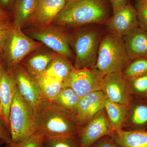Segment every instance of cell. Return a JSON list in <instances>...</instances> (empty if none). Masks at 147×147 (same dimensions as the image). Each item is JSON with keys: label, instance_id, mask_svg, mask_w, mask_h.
I'll return each instance as SVG.
<instances>
[{"label": "cell", "instance_id": "cell-26", "mask_svg": "<svg viewBox=\"0 0 147 147\" xmlns=\"http://www.w3.org/2000/svg\"><path fill=\"white\" fill-rule=\"evenodd\" d=\"M42 147H81L78 137H44Z\"/></svg>", "mask_w": 147, "mask_h": 147}, {"label": "cell", "instance_id": "cell-4", "mask_svg": "<svg viewBox=\"0 0 147 147\" xmlns=\"http://www.w3.org/2000/svg\"><path fill=\"white\" fill-rule=\"evenodd\" d=\"M9 127L13 143L21 142L37 131L36 110L21 96L17 87L11 107Z\"/></svg>", "mask_w": 147, "mask_h": 147}, {"label": "cell", "instance_id": "cell-34", "mask_svg": "<svg viewBox=\"0 0 147 147\" xmlns=\"http://www.w3.org/2000/svg\"><path fill=\"white\" fill-rule=\"evenodd\" d=\"M15 1V0H0V8L9 12L11 9L13 10Z\"/></svg>", "mask_w": 147, "mask_h": 147}, {"label": "cell", "instance_id": "cell-38", "mask_svg": "<svg viewBox=\"0 0 147 147\" xmlns=\"http://www.w3.org/2000/svg\"><path fill=\"white\" fill-rule=\"evenodd\" d=\"M2 63V58L1 55L0 53V66Z\"/></svg>", "mask_w": 147, "mask_h": 147}, {"label": "cell", "instance_id": "cell-25", "mask_svg": "<svg viewBox=\"0 0 147 147\" xmlns=\"http://www.w3.org/2000/svg\"><path fill=\"white\" fill-rule=\"evenodd\" d=\"M122 73L127 80L147 74V58H139L131 61Z\"/></svg>", "mask_w": 147, "mask_h": 147}, {"label": "cell", "instance_id": "cell-5", "mask_svg": "<svg viewBox=\"0 0 147 147\" xmlns=\"http://www.w3.org/2000/svg\"><path fill=\"white\" fill-rule=\"evenodd\" d=\"M70 48L75 54L74 68L95 65L101 37L98 30L88 28L68 36Z\"/></svg>", "mask_w": 147, "mask_h": 147}, {"label": "cell", "instance_id": "cell-12", "mask_svg": "<svg viewBox=\"0 0 147 147\" xmlns=\"http://www.w3.org/2000/svg\"><path fill=\"white\" fill-rule=\"evenodd\" d=\"M0 95L3 121L10 131L9 116L11 107L17 86L13 77V69L7 68L2 63L0 66Z\"/></svg>", "mask_w": 147, "mask_h": 147}, {"label": "cell", "instance_id": "cell-32", "mask_svg": "<svg viewBox=\"0 0 147 147\" xmlns=\"http://www.w3.org/2000/svg\"><path fill=\"white\" fill-rule=\"evenodd\" d=\"M11 142L10 131L2 120L0 119V144H8Z\"/></svg>", "mask_w": 147, "mask_h": 147}, {"label": "cell", "instance_id": "cell-18", "mask_svg": "<svg viewBox=\"0 0 147 147\" xmlns=\"http://www.w3.org/2000/svg\"><path fill=\"white\" fill-rule=\"evenodd\" d=\"M123 38L131 61L139 58H147V32L138 27Z\"/></svg>", "mask_w": 147, "mask_h": 147}, {"label": "cell", "instance_id": "cell-23", "mask_svg": "<svg viewBox=\"0 0 147 147\" xmlns=\"http://www.w3.org/2000/svg\"><path fill=\"white\" fill-rule=\"evenodd\" d=\"M68 58L57 54L51 62L44 74L63 82L74 69Z\"/></svg>", "mask_w": 147, "mask_h": 147}, {"label": "cell", "instance_id": "cell-14", "mask_svg": "<svg viewBox=\"0 0 147 147\" xmlns=\"http://www.w3.org/2000/svg\"><path fill=\"white\" fill-rule=\"evenodd\" d=\"M107 97L104 92L100 90L90 93L80 98L76 118L83 127L97 113L104 109Z\"/></svg>", "mask_w": 147, "mask_h": 147}, {"label": "cell", "instance_id": "cell-21", "mask_svg": "<svg viewBox=\"0 0 147 147\" xmlns=\"http://www.w3.org/2000/svg\"><path fill=\"white\" fill-rule=\"evenodd\" d=\"M129 105L114 102L107 97L105 109L111 125L114 130L123 128Z\"/></svg>", "mask_w": 147, "mask_h": 147}, {"label": "cell", "instance_id": "cell-30", "mask_svg": "<svg viewBox=\"0 0 147 147\" xmlns=\"http://www.w3.org/2000/svg\"><path fill=\"white\" fill-rule=\"evenodd\" d=\"M13 25V22H11L10 20L0 22V53L1 55L5 41L10 33Z\"/></svg>", "mask_w": 147, "mask_h": 147}, {"label": "cell", "instance_id": "cell-6", "mask_svg": "<svg viewBox=\"0 0 147 147\" xmlns=\"http://www.w3.org/2000/svg\"><path fill=\"white\" fill-rule=\"evenodd\" d=\"M12 29L2 50V63L13 69L29 54L42 47L43 44L28 36L22 28L13 23Z\"/></svg>", "mask_w": 147, "mask_h": 147}, {"label": "cell", "instance_id": "cell-7", "mask_svg": "<svg viewBox=\"0 0 147 147\" xmlns=\"http://www.w3.org/2000/svg\"><path fill=\"white\" fill-rule=\"evenodd\" d=\"M104 76L95 65L74 68L64 80L63 88H70L81 98L90 93L102 90Z\"/></svg>", "mask_w": 147, "mask_h": 147}, {"label": "cell", "instance_id": "cell-33", "mask_svg": "<svg viewBox=\"0 0 147 147\" xmlns=\"http://www.w3.org/2000/svg\"><path fill=\"white\" fill-rule=\"evenodd\" d=\"M109 1L112 5L113 13H115L120 9L128 4L129 0H109Z\"/></svg>", "mask_w": 147, "mask_h": 147}, {"label": "cell", "instance_id": "cell-39", "mask_svg": "<svg viewBox=\"0 0 147 147\" xmlns=\"http://www.w3.org/2000/svg\"><path fill=\"white\" fill-rule=\"evenodd\" d=\"M66 1H69V0H65Z\"/></svg>", "mask_w": 147, "mask_h": 147}, {"label": "cell", "instance_id": "cell-40", "mask_svg": "<svg viewBox=\"0 0 147 147\" xmlns=\"http://www.w3.org/2000/svg\"><path fill=\"white\" fill-rule=\"evenodd\" d=\"M1 144H0V146H1Z\"/></svg>", "mask_w": 147, "mask_h": 147}, {"label": "cell", "instance_id": "cell-20", "mask_svg": "<svg viewBox=\"0 0 147 147\" xmlns=\"http://www.w3.org/2000/svg\"><path fill=\"white\" fill-rule=\"evenodd\" d=\"M38 0H15L13 8V23L22 28L35 14Z\"/></svg>", "mask_w": 147, "mask_h": 147}, {"label": "cell", "instance_id": "cell-11", "mask_svg": "<svg viewBox=\"0 0 147 147\" xmlns=\"http://www.w3.org/2000/svg\"><path fill=\"white\" fill-rule=\"evenodd\" d=\"M13 75L21 96L36 110L39 104L45 98L35 79L20 63L13 69Z\"/></svg>", "mask_w": 147, "mask_h": 147}, {"label": "cell", "instance_id": "cell-22", "mask_svg": "<svg viewBox=\"0 0 147 147\" xmlns=\"http://www.w3.org/2000/svg\"><path fill=\"white\" fill-rule=\"evenodd\" d=\"M80 99L73 90L65 88H63L54 100L50 102L76 118Z\"/></svg>", "mask_w": 147, "mask_h": 147}, {"label": "cell", "instance_id": "cell-13", "mask_svg": "<svg viewBox=\"0 0 147 147\" xmlns=\"http://www.w3.org/2000/svg\"><path fill=\"white\" fill-rule=\"evenodd\" d=\"M110 32L122 37L139 27L135 7L128 3L115 13L108 22Z\"/></svg>", "mask_w": 147, "mask_h": 147}, {"label": "cell", "instance_id": "cell-16", "mask_svg": "<svg viewBox=\"0 0 147 147\" xmlns=\"http://www.w3.org/2000/svg\"><path fill=\"white\" fill-rule=\"evenodd\" d=\"M65 0H38L34 16L29 23L40 27L50 25L62 10Z\"/></svg>", "mask_w": 147, "mask_h": 147}, {"label": "cell", "instance_id": "cell-19", "mask_svg": "<svg viewBox=\"0 0 147 147\" xmlns=\"http://www.w3.org/2000/svg\"><path fill=\"white\" fill-rule=\"evenodd\" d=\"M110 136L121 147H147V131L114 130Z\"/></svg>", "mask_w": 147, "mask_h": 147}, {"label": "cell", "instance_id": "cell-10", "mask_svg": "<svg viewBox=\"0 0 147 147\" xmlns=\"http://www.w3.org/2000/svg\"><path fill=\"white\" fill-rule=\"evenodd\" d=\"M102 91L113 102L129 105L133 98L127 80L122 72L106 74L104 76Z\"/></svg>", "mask_w": 147, "mask_h": 147}, {"label": "cell", "instance_id": "cell-37", "mask_svg": "<svg viewBox=\"0 0 147 147\" xmlns=\"http://www.w3.org/2000/svg\"><path fill=\"white\" fill-rule=\"evenodd\" d=\"M139 98H144V99H146V100H147V92L144 95H143L142 97Z\"/></svg>", "mask_w": 147, "mask_h": 147}, {"label": "cell", "instance_id": "cell-29", "mask_svg": "<svg viewBox=\"0 0 147 147\" xmlns=\"http://www.w3.org/2000/svg\"><path fill=\"white\" fill-rule=\"evenodd\" d=\"M135 8L139 28L147 32V0H137Z\"/></svg>", "mask_w": 147, "mask_h": 147}, {"label": "cell", "instance_id": "cell-24", "mask_svg": "<svg viewBox=\"0 0 147 147\" xmlns=\"http://www.w3.org/2000/svg\"><path fill=\"white\" fill-rule=\"evenodd\" d=\"M45 99L53 101L63 88V82L45 74L35 78Z\"/></svg>", "mask_w": 147, "mask_h": 147}, {"label": "cell", "instance_id": "cell-2", "mask_svg": "<svg viewBox=\"0 0 147 147\" xmlns=\"http://www.w3.org/2000/svg\"><path fill=\"white\" fill-rule=\"evenodd\" d=\"M109 15L104 0H69L53 23L62 26L78 27L103 23Z\"/></svg>", "mask_w": 147, "mask_h": 147}, {"label": "cell", "instance_id": "cell-35", "mask_svg": "<svg viewBox=\"0 0 147 147\" xmlns=\"http://www.w3.org/2000/svg\"><path fill=\"white\" fill-rule=\"evenodd\" d=\"M11 16L10 12L0 8V22L10 20Z\"/></svg>", "mask_w": 147, "mask_h": 147}, {"label": "cell", "instance_id": "cell-27", "mask_svg": "<svg viewBox=\"0 0 147 147\" xmlns=\"http://www.w3.org/2000/svg\"><path fill=\"white\" fill-rule=\"evenodd\" d=\"M127 81L133 97H142L147 92V74Z\"/></svg>", "mask_w": 147, "mask_h": 147}, {"label": "cell", "instance_id": "cell-8", "mask_svg": "<svg viewBox=\"0 0 147 147\" xmlns=\"http://www.w3.org/2000/svg\"><path fill=\"white\" fill-rule=\"evenodd\" d=\"M27 34L32 39L45 45L59 55L68 59L73 57L68 36L57 27L50 25L40 27L29 31Z\"/></svg>", "mask_w": 147, "mask_h": 147}, {"label": "cell", "instance_id": "cell-9", "mask_svg": "<svg viewBox=\"0 0 147 147\" xmlns=\"http://www.w3.org/2000/svg\"><path fill=\"white\" fill-rule=\"evenodd\" d=\"M113 131L105 109H102L82 127L78 137L80 146L90 147L102 137L111 135Z\"/></svg>", "mask_w": 147, "mask_h": 147}, {"label": "cell", "instance_id": "cell-31", "mask_svg": "<svg viewBox=\"0 0 147 147\" xmlns=\"http://www.w3.org/2000/svg\"><path fill=\"white\" fill-rule=\"evenodd\" d=\"M90 147H121L110 135L98 139Z\"/></svg>", "mask_w": 147, "mask_h": 147}, {"label": "cell", "instance_id": "cell-15", "mask_svg": "<svg viewBox=\"0 0 147 147\" xmlns=\"http://www.w3.org/2000/svg\"><path fill=\"white\" fill-rule=\"evenodd\" d=\"M124 127L126 130L147 131L146 100L133 97L129 106Z\"/></svg>", "mask_w": 147, "mask_h": 147}, {"label": "cell", "instance_id": "cell-17", "mask_svg": "<svg viewBox=\"0 0 147 147\" xmlns=\"http://www.w3.org/2000/svg\"><path fill=\"white\" fill-rule=\"evenodd\" d=\"M40 48L29 54L21 62V64L34 79L42 75L57 53L40 50Z\"/></svg>", "mask_w": 147, "mask_h": 147}, {"label": "cell", "instance_id": "cell-28", "mask_svg": "<svg viewBox=\"0 0 147 147\" xmlns=\"http://www.w3.org/2000/svg\"><path fill=\"white\" fill-rule=\"evenodd\" d=\"M44 136L40 132H36L28 138L18 143L11 142L3 147H42Z\"/></svg>", "mask_w": 147, "mask_h": 147}, {"label": "cell", "instance_id": "cell-1", "mask_svg": "<svg viewBox=\"0 0 147 147\" xmlns=\"http://www.w3.org/2000/svg\"><path fill=\"white\" fill-rule=\"evenodd\" d=\"M37 131L44 137H78L83 127L74 116L44 99L36 110Z\"/></svg>", "mask_w": 147, "mask_h": 147}, {"label": "cell", "instance_id": "cell-36", "mask_svg": "<svg viewBox=\"0 0 147 147\" xmlns=\"http://www.w3.org/2000/svg\"><path fill=\"white\" fill-rule=\"evenodd\" d=\"M0 73H1V71H0ZM0 119L2 121L3 119L2 110L1 102V95H0Z\"/></svg>", "mask_w": 147, "mask_h": 147}, {"label": "cell", "instance_id": "cell-3", "mask_svg": "<svg viewBox=\"0 0 147 147\" xmlns=\"http://www.w3.org/2000/svg\"><path fill=\"white\" fill-rule=\"evenodd\" d=\"M131 61L123 38L110 32L102 37L95 66L103 75L123 72Z\"/></svg>", "mask_w": 147, "mask_h": 147}]
</instances>
